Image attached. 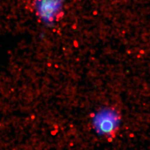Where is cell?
Here are the masks:
<instances>
[{
  "mask_svg": "<svg viewBox=\"0 0 150 150\" xmlns=\"http://www.w3.org/2000/svg\"><path fill=\"white\" fill-rule=\"evenodd\" d=\"M115 124L114 118L112 116H108V115L102 116L98 120V125L100 130L105 133L111 132L115 128Z\"/></svg>",
  "mask_w": 150,
  "mask_h": 150,
  "instance_id": "obj_2",
  "label": "cell"
},
{
  "mask_svg": "<svg viewBox=\"0 0 150 150\" xmlns=\"http://www.w3.org/2000/svg\"><path fill=\"white\" fill-rule=\"evenodd\" d=\"M65 0H33L36 16L47 28L55 26L63 11Z\"/></svg>",
  "mask_w": 150,
  "mask_h": 150,
  "instance_id": "obj_1",
  "label": "cell"
}]
</instances>
